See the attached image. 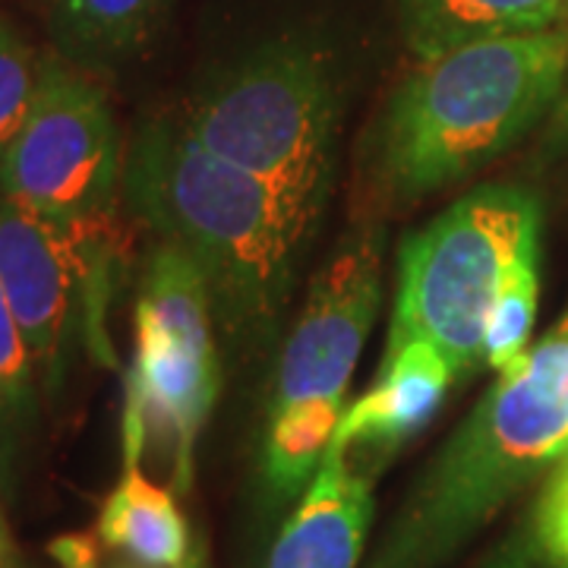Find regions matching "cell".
I'll return each mask as SVG.
<instances>
[{
  "label": "cell",
  "instance_id": "cell-1",
  "mask_svg": "<svg viewBox=\"0 0 568 568\" xmlns=\"http://www.w3.org/2000/svg\"><path fill=\"white\" fill-rule=\"evenodd\" d=\"M130 209L203 275L215 320L265 345L291 304L316 227L275 186L205 152L183 123H152L123 162Z\"/></svg>",
  "mask_w": 568,
  "mask_h": 568
},
{
  "label": "cell",
  "instance_id": "cell-2",
  "mask_svg": "<svg viewBox=\"0 0 568 568\" xmlns=\"http://www.w3.org/2000/svg\"><path fill=\"white\" fill-rule=\"evenodd\" d=\"M566 80L568 22L424 58L383 111L379 181L398 200L465 181L556 111Z\"/></svg>",
  "mask_w": 568,
  "mask_h": 568
},
{
  "label": "cell",
  "instance_id": "cell-3",
  "mask_svg": "<svg viewBox=\"0 0 568 568\" xmlns=\"http://www.w3.org/2000/svg\"><path fill=\"white\" fill-rule=\"evenodd\" d=\"M568 455V313L499 373L392 518L366 568H443Z\"/></svg>",
  "mask_w": 568,
  "mask_h": 568
},
{
  "label": "cell",
  "instance_id": "cell-4",
  "mask_svg": "<svg viewBox=\"0 0 568 568\" xmlns=\"http://www.w3.org/2000/svg\"><path fill=\"white\" fill-rule=\"evenodd\" d=\"M342 89L332 58L304 39L246 54L190 108L183 130L215 159L275 186L320 227L338 168Z\"/></svg>",
  "mask_w": 568,
  "mask_h": 568
},
{
  "label": "cell",
  "instance_id": "cell-5",
  "mask_svg": "<svg viewBox=\"0 0 568 568\" xmlns=\"http://www.w3.org/2000/svg\"><path fill=\"white\" fill-rule=\"evenodd\" d=\"M540 263V203L521 186H484L410 234L398 260L388 345H433L455 379L484 364L489 310L508 278Z\"/></svg>",
  "mask_w": 568,
  "mask_h": 568
},
{
  "label": "cell",
  "instance_id": "cell-6",
  "mask_svg": "<svg viewBox=\"0 0 568 568\" xmlns=\"http://www.w3.org/2000/svg\"><path fill=\"white\" fill-rule=\"evenodd\" d=\"M215 310L196 265L159 244L142 268L136 297V357L126 376L123 462H140L149 443L171 455V487L193 480V448L222 386Z\"/></svg>",
  "mask_w": 568,
  "mask_h": 568
},
{
  "label": "cell",
  "instance_id": "cell-7",
  "mask_svg": "<svg viewBox=\"0 0 568 568\" xmlns=\"http://www.w3.org/2000/svg\"><path fill=\"white\" fill-rule=\"evenodd\" d=\"M123 246L118 212L58 222L0 196V284L48 392L61 386L77 345L99 364H114L104 323Z\"/></svg>",
  "mask_w": 568,
  "mask_h": 568
},
{
  "label": "cell",
  "instance_id": "cell-8",
  "mask_svg": "<svg viewBox=\"0 0 568 568\" xmlns=\"http://www.w3.org/2000/svg\"><path fill=\"white\" fill-rule=\"evenodd\" d=\"M121 186V130L99 82L58 51L44 54L32 108L0 162V196L82 222L114 215Z\"/></svg>",
  "mask_w": 568,
  "mask_h": 568
},
{
  "label": "cell",
  "instance_id": "cell-9",
  "mask_svg": "<svg viewBox=\"0 0 568 568\" xmlns=\"http://www.w3.org/2000/svg\"><path fill=\"white\" fill-rule=\"evenodd\" d=\"M383 304V237L351 234L310 284L304 313L282 351L275 407L345 405L347 383Z\"/></svg>",
  "mask_w": 568,
  "mask_h": 568
},
{
  "label": "cell",
  "instance_id": "cell-10",
  "mask_svg": "<svg viewBox=\"0 0 568 568\" xmlns=\"http://www.w3.org/2000/svg\"><path fill=\"white\" fill-rule=\"evenodd\" d=\"M373 521V477L345 446L325 452L301 506L287 518L268 568H357Z\"/></svg>",
  "mask_w": 568,
  "mask_h": 568
},
{
  "label": "cell",
  "instance_id": "cell-11",
  "mask_svg": "<svg viewBox=\"0 0 568 568\" xmlns=\"http://www.w3.org/2000/svg\"><path fill=\"white\" fill-rule=\"evenodd\" d=\"M455 373L448 361L426 342H407L386 351L376 383L345 407V417L335 429V446L388 448L402 446L429 417L439 410Z\"/></svg>",
  "mask_w": 568,
  "mask_h": 568
},
{
  "label": "cell",
  "instance_id": "cell-12",
  "mask_svg": "<svg viewBox=\"0 0 568 568\" xmlns=\"http://www.w3.org/2000/svg\"><path fill=\"white\" fill-rule=\"evenodd\" d=\"M398 20L424 61L467 41L566 26L568 0H398Z\"/></svg>",
  "mask_w": 568,
  "mask_h": 568
},
{
  "label": "cell",
  "instance_id": "cell-13",
  "mask_svg": "<svg viewBox=\"0 0 568 568\" xmlns=\"http://www.w3.org/2000/svg\"><path fill=\"white\" fill-rule=\"evenodd\" d=\"M99 540L142 568H178L190 556V530L174 496L142 474L140 462H123V477L104 499Z\"/></svg>",
  "mask_w": 568,
  "mask_h": 568
},
{
  "label": "cell",
  "instance_id": "cell-14",
  "mask_svg": "<svg viewBox=\"0 0 568 568\" xmlns=\"http://www.w3.org/2000/svg\"><path fill=\"white\" fill-rule=\"evenodd\" d=\"M171 0H48L54 51L85 73L126 61L152 36Z\"/></svg>",
  "mask_w": 568,
  "mask_h": 568
},
{
  "label": "cell",
  "instance_id": "cell-15",
  "mask_svg": "<svg viewBox=\"0 0 568 568\" xmlns=\"http://www.w3.org/2000/svg\"><path fill=\"white\" fill-rule=\"evenodd\" d=\"M345 417L338 402H301V405L272 407V426L265 443V474L275 493L297 496L313 484L332 448L335 429Z\"/></svg>",
  "mask_w": 568,
  "mask_h": 568
},
{
  "label": "cell",
  "instance_id": "cell-16",
  "mask_svg": "<svg viewBox=\"0 0 568 568\" xmlns=\"http://www.w3.org/2000/svg\"><path fill=\"white\" fill-rule=\"evenodd\" d=\"M36 373L26 335L0 284V470L13 462L36 420Z\"/></svg>",
  "mask_w": 568,
  "mask_h": 568
},
{
  "label": "cell",
  "instance_id": "cell-17",
  "mask_svg": "<svg viewBox=\"0 0 568 568\" xmlns=\"http://www.w3.org/2000/svg\"><path fill=\"white\" fill-rule=\"evenodd\" d=\"M537 301H540V263H528L508 278L489 310L487 335H484V364L489 369L503 373L525 357V351L530 347V328L537 320Z\"/></svg>",
  "mask_w": 568,
  "mask_h": 568
},
{
  "label": "cell",
  "instance_id": "cell-18",
  "mask_svg": "<svg viewBox=\"0 0 568 568\" xmlns=\"http://www.w3.org/2000/svg\"><path fill=\"white\" fill-rule=\"evenodd\" d=\"M39 54L20 29L0 17V162L26 123L39 85Z\"/></svg>",
  "mask_w": 568,
  "mask_h": 568
},
{
  "label": "cell",
  "instance_id": "cell-19",
  "mask_svg": "<svg viewBox=\"0 0 568 568\" xmlns=\"http://www.w3.org/2000/svg\"><path fill=\"white\" fill-rule=\"evenodd\" d=\"M528 534L552 568H568V455L556 465L540 503L528 521Z\"/></svg>",
  "mask_w": 568,
  "mask_h": 568
},
{
  "label": "cell",
  "instance_id": "cell-20",
  "mask_svg": "<svg viewBox=\"0 0 568 568\" xmlns=\"http://www.w3.org/2000/svg\"><path fill=\"white\" fill-rule=\"evenodd\" d=\"M51 556L61 562V568H99L95 544L89 537H61L51 544Z\"/></svg>",
  "mask_w": 568,
  "mask_h": 568
},
{
  "label": "cell",
  "instance_id": "cell-21",
  "mask_svg": "<svg viewBox=\"0 0 568 568\" xmlns=\"http://www.w3.org/2000/svg\"><path fill=\"white\" fill-rule=\"evenodd\" d=\"M556 136L559 140L568 142V80H566V89H562V99H559V104H556Z\"/></svg>",
  "mask_w": 568,
  "mask_h": 568
},
{
  "label": "cell",
  "instance_id": "cell-22",
  "mask_svg": "<svg viewBox=\"0 0 568 568\" xmlns=\"http://www.w3.org/2000/svg\"><path fill=\"white\" fill-rule=\"evenodd\" d=\"M0 568H17V552H13V544H10L7 525H0Z\"/></svg>",
  "mask_w": 568,
  "mask_h": 568
},
{
  "label": "cell",
  "instance_id": "cell-23",
  "mask_svg": "<svg viewBox=\"0 0 568 568\" xmlns=\"http://www.w3.org/2000/svg\"><path fill=\"white\" fill-rule=\"evenodd\" d=\"M0 525H3V518H0Z\"/></svg>",
  "mask_w": 568,
  "mask_h": 568
}]
</instances>
